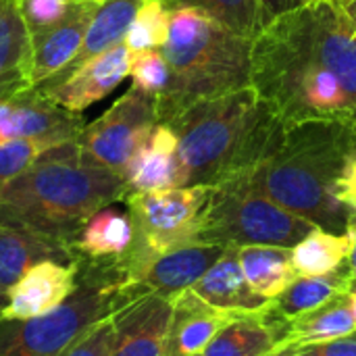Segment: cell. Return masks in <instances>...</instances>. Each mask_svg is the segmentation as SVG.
<instances>
[{
    "instance_id": "cell-1",
    "label": "cell",
    "mask_w": 356,
    "mask_h": 356,
    "mask_svg": "<svg viewBox=\"0 0 356 356\" xmlns=\"http://www.w3.org/2000/svg\"><path fill=\"white\" fill-rule=\"evenodd\" d=\"M250 86L286 127L336 121L356 134V29L342 6L317 0L265 25Z\"/></svg>"
},
{
    "instance_id": "cell-2",
    "label": "cell",
    "mask_w": 356,
    "mask_h": 356,
    "mask_svg": "<svg viewBox=\"0 0 356 356\" xmlns=\"http://www.w3.org/2000/svg\"><path fill=\"white\" fill-rule=\"evenodd\" d=\"M125 196V179L69 140L0 184V225L21 227L71 246L96 211Z\"/></svg>"
},
{
    "instance_id": "cell-3",
    "label": "cell",
    "mask_w": 356,
    "mask_h": 356,
    "mask_svg": "<svg viewBox=\"0 0 356 356\" xmlns=\"http://www.w3.org/2000/svg\"><path fill=\"white\" fill-rule=\"evenodd\" d=\"M167 125L177 136L181 188L217 186L252 171L286 131L252 86L200 100Z\"/></svg>"
},
{
    "instance_id": "cell-4",
    "label": "cell",
    "mask_w": 356,
    "mask_h": 356,
    "mask_svg": "<svg viewBox=\"0 0 356 356\" xmlns=\"http://www.w3.org/2000/svg\"><path fill=\"white\" fill-rule=\"evenodd\" d=\"M356 152V134L336 121H307L286 127L273 150L244 177L267 198L315 227L346 234L348 211L336 186Z\"/></svg>"
},
{
    "instance_id": "cell-5",
    "label": "cell",
    "mask_w": 356,
    "mask_h": 356,
    "mask_svg": "<svg viewBox=\"0 0 356 356\" xmlns=\"http://www.w3.org/2000/svg\"><path fill=\"white\" fill-rule=\"evenodd\" d=\"M161 52L171 71L167 90L156 98L161 123L200 100L250 86L252 40L229 31L198 8L171 10Z\"/></svg>"
},
{
    "instance_id": "cell-6",
    "label": "cell",
    "mask_w": 356,
    "mask_h": 356,
    "mask_svg": "<svg viewBox=\"0 0 356 356\" xmlns=\"http://www.w3.org/2000/svg\"><path fill=\"white\" fill-rule=\"evenodd\" d=\"M138 294L119 261L77 257V284L60 307L33 319H0V356H60Z\"/></svg>"
},
{
    "instance_id": "cell-7",
    "label": "cell",
    "mask_w": 356,
    "mask_h": 356,
    "mask_svg": "<svg viewBox=\"0 0 356 356\" xmlns=\"http://www.w3.org/2000/svg\"><path fill=\"white\" fill-rule=\"evenodd\" d=\"M315 225L267 198L244 177L213 186L204 207L198 244L294 248Z\"/></svg>"
},
{
    "instance_id": "cell-8",
    "label": "cell",
    "mask_w": 356,
    "mask_h": 356,
    "mask_svg": "<svg viewBox=\"0 0 356 356\" xmlns=\"http://www.w3.org/2000/svg\"><path fill=\"white\" fill-rule=\"evenodd\" d=\"M211 190L213 186H184L159 192H129L123 198L136 232L129 252L121 259L127 280L152 257L198 244L200 219Z\"/></svg>"
},
{
    "instance_id": "cell-9",
    "label": "cell",
    "mask_w": 356,
    "mask_h": 356,
    "mask_svg": "<svg viewBox=\"0 0 356 356\" xmlns=\"http://www.w3.org/2000/svg\"><path fill=\"white\" fill-rule=\"evenodd\" d=\"M156 123H161L156 98L129 88L96 121L86 123L75 142L86 154L125 179L131 159Z\"/></svg>"
},
{
    "instance_id": "cell-10",
    "label": "cell",
    "mask_w": 356,
    "mask_h": 356,
    "mask_svg": "<svg viewBox=\"0 0 356 356\" xmlns=\"http://www.w3.org/2000/svg\"><path fill=\"white\" fill-rule=\"evenodd\" d=\"M129 58L131 54L127 46L117 44L88 58L79 67L48 79L38 86V90L60 108L81 115L121 86L129 75Z\"/></svg>"
},
{
    "instance_id": "cell-11",
    "label": "cell",
    "mask_w": 356,
    "mask_h": 356,
    "mask_svg": "<svg viewBox=\"0 0 356 356\" xmlns=\"http://www.w3.org/2000/svg\"><path fill=\"white\" fill-rule=\"evenodd\" d=\"M100 4L102 0H71L67 15L56 25L29 33V60L25 67L27 90L60 75L75 60Z\"/></svg>"
},
{
    "instance_id": "cell-12",
    "label": "cell",
    "mask_w": 356,
    "mask_h": 356,
    "mask_svg": "<svg viewBox=\"0 0 356 356\" xmlns=\"http://www.w3.org/2000/svg\"><path fill=\"white\" fill-rule=\"evenodd\" d=\"M83 119L48 100L38 88L19 92L0 102V144L10 140H75L83 129Z\"/></svg>"
},
{
    "instance_id": "cell-13",
    "label": "cell",
    "mask_w": 356,
    "mask_h": 356,
    "mask_svg": "<svg viewBox=\"0 0 356 356\" xmlns=\"http://www.w3.org/2000/svg\"><path fill=\"white\" fill-rule=\"evenodd\" d=\"M171 313V300L152 292H142L121 305L111 315V356H165Z\"/></svg>"
},
{
    "instance_id": "cell-14",
    "label": "cell",
    "mask_w": 356,
    "mask_h": 356,
    "mask_svg": "<svg viewBox=\"0 0 356 356\" xmlns=\"http://www.w3.org/2000/svg\"><path fill=\"white\" fill-rule=\"evenodd\" d=\"M221 244H186L152 257L129 275V284L140 292H152L167 300L190 290L223 254Z\"/></svg>"
},
{
    "instance_id": "cell-15",
    "label": "cell",
    "mask_w": 356,
    "mask_h": 356,
    "mask_svg": "<svg viewBox=\"0 0 356 356\" xmlns=\"http://www.w3.org/2000/svg\"><path fill=\"white\" fill-rule=\"evenodd\" d=\"M77 284L75 265L42 261L33 265L10 290L2 319H33L60 307Z\"/></svg>"
},
{
    "instance_id": "cell-16",
    "label": "cell",
    "mask_w": 356,
    "mask_h": 356,
    "mask_svg": "<svg viewBox=\"0 0 356 356\" xmlns=\"http://www.w3.org/2000/svg\"><path fill=\"white\" fill-rule=\"evenodd\" d=\"M190 290L207 305L232 315L261 313L271 302L269 298L254 292L242 273L238 246H225L219 261Z\"/></svg>"
},
{
    "instance_id": "cell-17",
    "label": "cell",
    "mask_w": 356,
    "mask_h": 356,
    "mask_svg": "<svg viewBox=\"0 0 356 356\" xmlns=\"http://www.w3.org/2000/svg\"><path fill=\"white\" fill-rule=\"evenodd\" d=\"M171 325L165 356H198L211 344L217 332L234 317L198 298L192 290L177 294L173 300Z\"/></svg>"
},
{
    "instance_id": "cell-18",
    "label": "cell",
    "mask_w": 356,
    "mask_h": 356,
    "mask_svg": "<svg viewBox=\"0 0 356 356\" xmlns=\"http://www.w3.org/2000/svg\"><path fill=\"white\" fill-rule=\"evenodd\" d=\"M125 186L127 194L181 188L177 136L167 123H156L152 127L125 171Z\"/></svg>"
},
{
    "instance_id": "cell-19",
    "label": "cell",
    "mask_w": 356,
    "mask_h": 356,
    "mask_svg": "<svg viewBox=\"0 0 356 356\" xmlns=\"http://www.w3.org/2000/svg\"><path fill=\"white\" fill-rule=\"evenodd\" d=\"M42 261L75 265L77 257L73 248L63 242L21 227L0 225V290L8 294V290Z\"/></svg>"
},
{
    "instance_id": "cell-20",
    "label": "cell",
    "mask_w": 356,
    "mask_h": 356,
    "mask_svg": "<svg viewBox=\"0 0 356 356\" xmlns=\"http://www.w3.org/2000/svg\"><path fill=\"white\" fill-rule=\"evenodd\" d=\"M134 238L136 232L129 213H123L117 207L108 204L96 211L83 223L71 248L79 259L119 261L129 252Z\"/></svg>"
},
{
    "instance_id": "cell-21",
    "label": "cell",
    "mask_w": 356,
    "mask_h": 356,
    "mask_svg": "<svg viewBox=\"0 0 356 356\" xmlns=\"http://www.w3.org/2000/svg\"><path fill=\"white\" fill-rule=\"evenodd\" d=\"M350 286V275L346 269V263L327 275H296L292 280V284L269 302L267 313L282 321V323H290L300 315H307L315 309H319L321 305L330 302L334 296L348 292Z\"/></svg>"
},
{
    "instance_id": "cell-22",
    "label": "cell",
    "mask_w": 356,
    "mask_h": 356,
    "mask_svg": "<svg viewBox=\"0 0 356 356\" xmlns=\"http://www.w3.org/2000/svg\"><path fill=\"white\" fill-rule=\"evenodd\" d=\"M356 332V323L350 305H348V292H342L334 296L330 302L321 305L319 309L296 317L290 321L286 342L280 350H290L305 344H319L338 340L344 336H350Z\"/></svg>"
},
{
    "instance_id": "cell-23",
    "label": "cell",
    "mask_w": 356,
    "mask_h": 356,
    "mask_svg": "<svg viewBox=\"0 0 356 356\" xmlns=\"http://www.w3.org/2000/svg\"><path fill=\"white\" fill-rule=\"evenodd\" d=\"M238 261L252 290L269 300L277 298L296 277L292 265V248L240 246Z\"/></svg>"
},
{
    "instance_id": "cell-24",
    "label": "cell",
    "mask_w": 356,
    "mask_h": 356,
    "mask_svg": "<svg viewBox=\"0 0 356 356\" xmlns=\"http://www.w3.org/2000/svg\"><path fill=\"white\" fill-rule=\"evenodd\" d=\"M280 348L261 313L234 315L200 356H269Z\"/></svg>"
},
{
    "instance_id": "cell-25",
    "label": "cell",
    "mask_w": 356,
    "mask_h": 356,
    "mask_svg": "<svg viewBox=\"0 0 356 356\" xmlns=\"http://www.w3.org/2000/svg\"><path fill=\"white\" fill-rule=\"evenodd\" d=\"M140 4H142V0H102V4L96 8L94 17L90 21V27L86 31L79 54L65 71L79 67L88 58H92L117 44H123L125 33H127Z\"/></svg>"
},
{
    "instance_id": "cell-26",
    "label": "cell",
    "mask_w": 356,
    "mask_h": 356,
    "mask_svg": "<svg viewBox=\"0 0 356 356\" xmlns=\"http://www.w3.org/2000/svg\"><path fill=\"white\" fill-rule=\"evenodd\" d=\"M350 254L348 234H332L315 227L292 248L296 275H327L338 271Z\"/></svg>"
},
{
    "instance_id": "cell-27",
    "label": "cell",
    "mask_w": 356,
    "mask_h": 356,
    "mask_svg": "<svg viewBox=\"0 0 356 356\" xmlns=\"http://www.w3.org/2000/svg\"><path fill=\"white\" fill-rule=\"evenodd\" d=\"M169 10L198 8L229 31L254 40L265 23L259 0H161Z\"/></svg>"
},
{
    "instance_id": "cell-28",
    "label": "cell",
    "mask_w": 356,
    "mask_h": 356,
    "mask_svg": "<svg viewBox=\"0 0 356 356\" xmlns=\"http://www.w3.org/2000/svg\"><path fill=\"white\" fill-rule=\"evenodd\" d=\"M29 60V29L19 0H0V63L4 73L21 71Z\"/></svg>"
},
{
    "instance_id": "cell-29",
    "label": "cell",
    "mask_w": 356,
    "mask_h": 356,
    "mask_svg": "<svg viewBox=\"0 0 356 356\" xmlns=\"http://www.w3.org/2000/svg\"><path fill=\"white\" fill-rule=\"evenodd\" d=\"M171 10L161 0H142L123 44L131 54L161 50L169 35Z\"/></svg>"
},
{
    "instance_id": "cell-30",
    "label": "cell",
    "mask_w": 356,
    "mask_h": 356,
    "mask_svg": "<svg viewBox=\"0 0 356 356\" xmlns=\"http://www.w3.org/2000/svg\"><path fill=\"white\" fill-rule=\"evenodd\" d=\"M127 77L131 79V88L159 98L169 86L171 71H169V63L161 50H148V52L131 54Z\"/></svg>"
},
{
    "instance_id": "cell-31",
    "label": "cell",
    "mask_w": 356,
    "mask_h": 356,
    "mask_svg": "<svg viewBox=\"0 0 356 356\" xmlns=\"http://www.w3.org/2000/svg\"><path fill=\"white\" fill-rule=\"evenodd\" d=\"M54 146H58V142L38 138L10 140L6 144H0V184L29 169L46 150Z\"/></svg>"
},
{
    "instance_id": "cell-32",
    "label": "cell",
    "mask_w": 356,
    "mask_h": 356,
    "mask_svg": "<svg viewBox=\"0 0 356 356\" xmlns=\"http://www.w3.org/2000/svg\"><path fill=\"white\" fill-rule=\"evenodd\" d=\"M71 0H19L29 33L56 25L69 10Z\"/></svg>"
},
{
    "instance_id": "cell-33",
    "label": "cell",
    "mask_w": 356,
    "mask_h": 356,
    "mask_svg": "<svg viewBox=\"0 0 356 356\" xmlns=\"http://www.w3.org/2000/svg\"><path fill=\"white\" fill-rule=\"evenodd\" d=\"M113 321L111 317L98 321L83 336H79L60 356H111Z\"/></svg>"
},
{
    "instance_id": "cell-34",
    "label": "cell",
    "mask_w": 356,
    "mask_h": 356,
    "mask_svg": "<svg viewBox=\"0 0 356 356\" xmlns=\"http://www.w3.org/2000/svg\"><path fill=\"white\" fill-rule=\"evenodd\" d=\"M269 356H356V332L330 342L305 344L290 350H275Z\"/></svg>"
},
{
    "instance_id": "cell-35",
    "label": "cell",
    "mask_w": 356,
    "mask_h": 356,
    "mask_svg": "<svg viewBox=\"0 0 356 356\" xmlns=\"http://www.w3.org/2000/svg\"><path fill=\"white\" fill-rule=\"evenodd\" d=\"M336 198L348 209L356 213V152L350 156V161L346 163L342 177L336 186Z\"/></svg>"
},
{
    "instance_id": "cell-36",
    "label": "cell",
    "mask_w": 356,
    "mask_h": 356,
    "mask_svg": "<svg viewBox=\"0 0 356 356\" xmlns=\"http://www.w3.org/2000/svg\"><path fill=\"white\" fill-rule=\"evenodd\" d=\"M313 2H317V0H259L261 15H263V23L265 25H269L273 19H277L282 15H288L292 10H298L302 6H309Z\"/></svg>"
},
{
    "instance_id": "cell-37",
    "label": "cell",
    "mask_w": 356,
    "mask_h": 356,
    "mask_svg": "<svg viewBox=\"0 0 356 356\" xmlns=\"http://www.w3.org/2000/svg\"><path fill=\"white\" fill-rule=\"evenodd\" d=\"M25 90H27V83H25V75L21 71L0 75V102L19 92H25Z\"/></svg>"
},
{
    "instance_id": "cell-38",
    "label": "cell",
    "mask_w": 356,
    "mask_h": 356,
    "mask_svg": "<svg viewBox=\"0 0 356 356\" xmlns=\"http://www.w3.org/2000/svg\"><path fill=\"white\" fill-rule=\"evenodd\" d=\"M346 234L350 238V254H348V261H346V269H348V275H350V282H353L356 277V213H353L350 219H348Z\"/></svg>"
},
{
    "instance_id": "cell-39",
    "label": "cell",
    "mask_w": 356,
    "mask_h": 356,
    "mask_svg": "<svg viewBox=\"0 0 356 356\" xmlns=\"http://www.w3.org/2000/svg\"><path fill=\"white\" fill-rule=\"evenodd\" d=\"M338 4L342 6V10H344V15L348 17L350 25L356 29V0H342V2H338Z\"/></svg>"
},
{
    "instance_id": "cell-40",
    "label": "cell",
    "mask_w": 356,
    "mask_h": 356,
    "mask_svg": "<svg viewBox=\"0 0 356 356\" xmlns=\"http://www.w3.org/2000/svg\"><path fill=\"white\" fill-rule=\"evenodd\" d=\"M348 305H350V313H353L356 323V290H348Z\"/></svg>"
},
{
    "instance_id": "cell-41",
    "label": "cell",
    "mask_w": 356,
    "mask_h": 356,
    "mask_svg": "<svg viewBox=\"0 0 356 356\" xmlns=\"http://www.w3.org/2000/svg\"><path fill=\"white\" fill-rule=\"evenodd\" d=\"M6 302H8V294L4 290H0V319H2V311L6 309Z\"/></svg>"
},
{
    "instance_id": "cell-42",
    "label": "cell",
    "mask_w": 356,
    "mask_h": 356,
    "mask_svg": "<svg viewBox=\"0 0 356 356\" xmlns=\"http://www.w3.org/2000/svg\"><path fill=\"white\" fill-rule=\"evenodd\" d=\"M348 290H356V277L350 282V286H348Z\"/></svg>"
},
{
    "instance_id": "cell-43",
    "label": "cell",
    "mask_w": 356,
    "mask_h": 356,
    "mask_svg": "<svg viewBox=\"0 0 356 356\" xmlns=\"http://www.w3.org/2000/svg\"><path fill=\"white\" fill-rule=\"evenodd\" d=\"M0 75H6V73H4V69H2V63H0Z\"/></svg>"
},
{
    "instance_id": "cell-44",
    "label": "cell",
    "mask_w": 356,
    "mask_h": 356,
    "mask_svg": "<svg viewBox=\"0 0 356 356\" xmlns=\"http://www.w3.org/2000/svg\"><path fill=\"white\" fill-rule=\"evenodd\" d=\"M336 2H342V0H336Z\"/></svg>"
},
{
    "instance_id": "cell-45",
    "label": "cell",
    "mask_w": 356,
    "mask_h": 356,
    "mask_svg": "<svg viewBox=\"0 0 356 356\" xmlns=\"http://www.w3.org/2000/svg\"><path fill=\"white\" fill-rule=\"evenodd\" d=\"M198 356H200V355H198Z\"/></svg>"
}]
</instances>
